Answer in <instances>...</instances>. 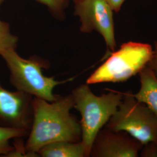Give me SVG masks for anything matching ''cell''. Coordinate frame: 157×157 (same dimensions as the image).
I'll return each instance as SVG.
<instances>
[{
  "label": "cell",
  "mask_w": 157,
  "mask_h": 157,
  "mask_svg": "<svg viewBox=\"0 0 157 157\" xmlns=\"http://www.w3.org/2000/svg\"><path fill=\"white\" fill-rule=\"evenodd\" d=\"M32 105L33 121L25 144L30 157H39L37 152L40 149L51 143L81 141L80 121L71 113L73 108L71 94L59 95L52 102L33 97Z\"/></svg>",
  "instance_id": "6da1fadb"
},
{
  "label": "cell",
  "mask_w": 157,
  "mask_h": 157,
  "mask_svg": "<svg viewBox=\"0 0 157 157\" xmlns=\"http://www.w3.org/2000/svg\"><path fill=\"white\" fill-rule=\"evenodd\" d=\"M71 94L73 108L81 116V143L85 157H90L97 135L117 111L123 93L110 90L107 94L98 96L91 90L89 84L86 83L74 89Z\"/></svg>",
  "instance_id": "7a4b0ae2"
},
{
  "label": "cell",
  "mask_w": 157,
  "mask_h": 157,
  "mask_svg": "<svg viewBox=\"0 0 157 157\" xmlns=\"http://www.w3.org/2000/svg\"><path fill=\"white\" fill-rule=\"evenodd\" d=\"M1 56L9 69L11 84L17 90L27 93L34 97L49 102L56 101L59 95L54 94L55 87L71 82L74 78L59 81L54 76H45L42 69L50 67L49 62L39 56L25 59L20 56L16 50L6 51Z\"/></svg>",
  "instance_id": "3957f363"
},
{
  "label": "cell",
  "mask_w": 157,
  "mask_h": 157,
  "mask_svg": "<svg viewBox=\"0 0 157 157\" xmlns=\"http://www.w3.org/2000/svg\"><path fill=\"white\" fill-rule=\"evenodd\" d=\"M153 50L150 44L129 41L112 52L106 61L87 78L86 83H121L139 74L147 66Z\"/></svg>",
  "instance_id": "277c9868"
},
{
  "label": "cell",
  "mask_w": 157,
  "mask_h": 157,
  "mask_svg": "<svg viewBox=\"0 0 157 157\" xmlns=\"http://www.w3.org/2000/svg\"><path fill=\"white\" fill-rule=\"evenodd\" d=\"M105 128L125 132L143 145L153 143L157 146V117L146 104L136 99L131 91L123 93L117 111Z\"/></svg>",
  "instance_id": "5b68a950"
},
{
  "label": "cell",
  "mask_w": 157,
  "mask_h": 157,
  "mask_svg": "<svg viewBox=\"0 0 157 157\" xmlns=\"http://www.w3.org/2000/svg\"><path fill=\"white\" fill-rule=\"evenodd\" d=\"M74 3V14L79 17L80 31L85 33L97 31L104 38L111 53L115 51L117 43L111 7L105 0H78Z\"/></svg>",
  "instance_id": "8992f818"
},
{
  "label": "cell",
  "mask_w": 157,
  "mask_h": 157,
  "mask_svg": "<svg viewBox=\"0 0 157 157\" xmlns=\"http://www.w3.org/2000/svg\"><path fill=\"white\" fill-rule=\"evenodd\" d=\"M33 96L24 91H11L0 82V126L29 131L33 121Z\"/></svg>",
  "instance_id": "52a82bcc"
},
{
  "label": "cell",
  "mask_w": 157,
  "mask_h": 157,
  "mask_svg": "<svg viewBox=\"0 0 157 157\" xmlns=\"http://www.w3.org/2000/svg\"><path fill=\"white\" fill-rule=\"evenodd\" d=\"M143 146L125 132L105 128L97 135L90 157H137Z\"/></svg>",
  "instance_id": "ba28073f"
},
{
  "label": "cell",
  "mask_w": 157,
  "mask_h": 157,
  "mask_svg": "<svg viewBox=\"0 0 157 157\" xmlns=\"http://www.w3.org/2000/svg\"><path fill=\"white\" fill-rule=\"evenodd\" d=\"M140 88L132 95L149 107L157 117V79L147 66L139 73Z\"/></svg>",
  "instance_id": "9c48e42d"
},
{
  "label": "cell",
  "mask_w": 157,
  "mask_h": 157,
  "mask_svg": "<svg viewBox=\"0 0 157 157\" xmlns=\"http://www.w3.org/2000/svg\"><path fill=\"white\" fill-rule=\"evenodd\" d=\"M43 157H84V148L81 141H60L43 146L37 152Z\"/></svg>",
  "instance_id": "30bf717a"
},
{
  "label": "cell",
  "mask_w": 157,
  "mask_h": 157,
  "mask_svg": "<svg viewBox=\"0 0 157 157\" xmlns=\"http://www.w3.org/2000/svg\"><path fill=\"white\" fill-rule=\"evenodd\" d=\"M29 131L23 129L8 128L0 126V157H6L11 151L13 146L11 140L28 136Z\"/></svg>",
  "instance_id": "8fae6325"
},
{
  "label": "cell",
  "mask_w": 157,
  "mask_h": 157,
  "mask_svg": "<svg viewBox=\"0 0 157 157\" xmlns=\"http://www.w3.org/2000/svg\"><path fill=\"white\" fill-rule=\"evenodd\" d=\"M18 37L11 33L8 23L0 20V56L6 51L16 50Z\"/></svg>",
  "instance_id": "7c38bea8"
},
{
  "label": "cell",
  "mask_w": 157,
  "mask_h": 157,
  "mask_svg": "<svg viewBox=\"0 0 157 157\" xmlns=\"http://www.w3.org/2000/svg\"><path fill=\"white\" fill-rule=\"evenodd\" d=\"M47 7L51 14L59 20L65 17V11L69 5V0H36Z\"/></svg>",
  "instance_id": "4fadbf2b"
},
{
  "label": "cell",
  "mask_w": 157,
  "mask_h": 157,
  "mask_svg": "<svg viewBox=\"0 0 157 157\" xmlns=\"http://www.w3.org/2000/svg\"><path fill=\"white\" fill-rule=\"evenodd\" d=\"M13 149L6 157H30L26 151L25 146L23 141L22 138L14 139Z\"/></svg>",
  "instance_id": "5bb4252c"
},
{
  "label": "cell",
  "mask_w": 157,
  "mask_h": 157,
  "mask_svg": "<svg viewBox=\"0 0 157 157\" xmlns=\"http://www.w3.org/2000/svg\"><path fill=\"white\" fill-rule=\"evenodd\" d=\"M140 151L141 157H157V146L153 143H147L143 146Z\"/></svg>",
  "instance_id": "9a60e30c"
},
{
  "label": "cell",
  "mask_w": 157,
  "mask_h": 157,
  "mask_svg": "<svg viewBox=\"0 0 157 157\" xmlns=\"http://www.w3.org/2000/svg\"><path fill=\"white\" fill-rule=\"evenodd\" d=\"M157 79V41L154 42V49L153 50L151 58L147 64Z\"/></svg>",
  "instance_id": "2e32d148"
},
{
  "label": "cell",
  "mask_w": 157,
  "mask_h": 157,
  "mask_svg": "<svg viewBox=\"0 0 157 157\" xmlns=\"http://www.w3.org/2000/svg\"><path fill=\"white\" fill-rule=\"evenodd\" d=\"M109 6L111 7L113 11L118 12L120 11L121 6L125 0H105Z\"/></svg>",
  "instance_id": "e0dca14e"
},
{
  "label": "cell",
  "mask_w": 157,
  "mask_h": 157,
  "mask_svg": "<svg viewBox=\"0 0 157 157\" xmlns=\"http://www.w3.org/2000/svg\"><path fill=\"white\" fill-rule=\"evenodd\" d=\"M6 0H0V7L1 6H2V4H3V2L5 1Z\"/></svg>",
  "instance_id": "ac0fdd59"
},
{
  "label": "cell",
  "mask_w": 157,
  "mask_h": 157,
  "mask_svg": "<svg viewBox=\"0 0 157 157\" xmlns=\"http://www.w3.org/2000/svg\"><path fill=\"white\" fill-rule=\"evenodd\" d=\"M78 1V0H73V1Z\"/></svg>",
  "instance_id": "d6986e66"
}]
</instances>
